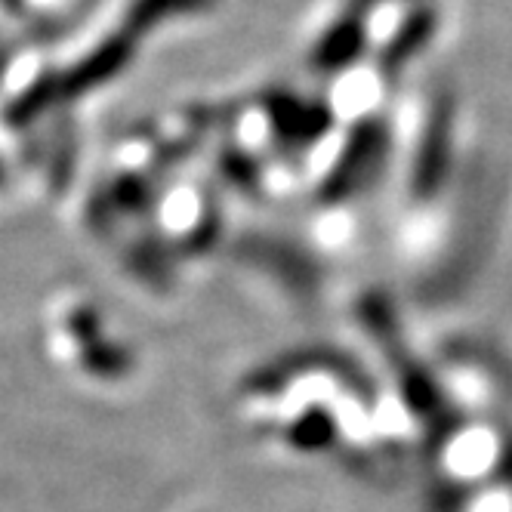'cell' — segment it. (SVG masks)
<instances>
[{
	"mask_svg": "<svg viewBox=\"0 0 512 512\" xmlns=\"http://www.w3.org/2000/svg\"><path fill=\"white\" fill-rule=\"evenodd\" d=\"M451 133H454V105L451 99H438L420 142V155L414 161V192L420 198H432L448 176Z\"/></svg>",
	"mask_w": 512,
	"mask_h": 512,
	"instance_id": "cell-1",
	"label": "cell"
},
{
	"mask_svg": "<svg viewBox=\"0 0 512 512\" xmlns=\"http://www.w3.org/2000/svg\"><path fill=\"white\" fill-rule=\"evenodd\" d=\"M435 25H438V16H435L432 7H420L405 22H401V28L392 34L389 44L383 47L380 65H383L386 75H392V71H398L405 62H411L429 44V38L435 34Z\"/></svg>",
	"mask_w": 512,
	"mask_h": 512,
	"instance_id": "cell-2",
	"label": "cell"
},
{
	"mask_svg": "<svg viewBox=\"0 0 512 512\" xmlns=\"http://www.w3.org/2000/svg\"><path fill=\"white\" fill-rule=\"evenodd\" d=\"M364 4H386V0H364Z\"/></svg>",
	"mask_w": 512,
	"mask_h": 512,
	"instance_id": "cell-3",
	"label": "cell"
}]
</instances>
